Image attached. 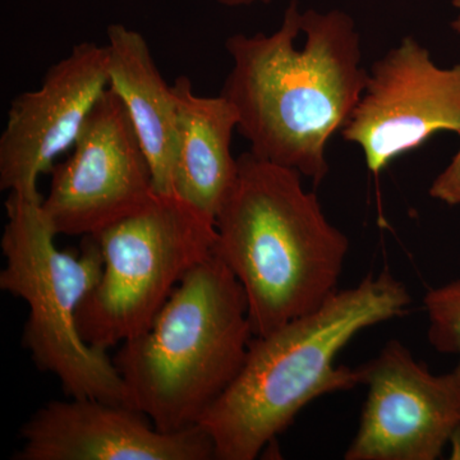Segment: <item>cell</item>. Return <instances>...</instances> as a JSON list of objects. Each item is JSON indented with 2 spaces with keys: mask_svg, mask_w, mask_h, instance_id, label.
I'll return each mask as SVG.
<instances>
[{
  "mask_svg": "<svg viewBox=\"0 0 460 460\" xmlns=\"http://www.w3.org/2000/svg\"><path fill=\"white\" fill-rule=\"evenodd\" d=\"M226 49L233 66L222 95L237 111L251 153L319 186L329 172L330 138L367 83L353 18L341 9L301 12L292 0L277 31L235 33Z\"/></svg>",
  "mask_w": 460,
  "mask_h": 460,
  "instance_id": "obj_1",
  "label": "cell"
},
{
  "mask_svg": "<svg viewBox=\"0 0 460 460\" xmlns=\"http://www.w3.org/2000/svg\"><path fill=\"white\" fill-rule=\"evenodd\" d=\"M411 296L389 271L338 290L317 310L253 337L241 371L202 417L217 460H255L308 402L362 385L359 367L337 366L362 330L407 313Z\"/></svg>",
  "mask_w": 460,
  "mask_h": 460,
  "instance_id": "obj_2",
  "label": "cell"
},
{
  "mask_svg": "<svg viewBox=\"0 0 460 460\" xmlns=\"http://www.w3.org/2000/svg\"><path fill=\"white\" fill-rule=\"evenodd\" d=\"M215 228L214 251L243 287L253 337L313 313L338 292L349 241L295 169L242 154Z\"/></svg>",
  "mask_w": 460,
  "mask_h": 460,
  "instance_id": "obj_3",
  "label": "cell"
},
{
  "mask_svg": "<svg viewBox=\"0 0 460 460\" xmlns=\"http://www.w3.org/2000/svg\"><path fill=\"white\" fill-rule=\"evenodd\" d=\"M252 338L243 287L214 251L113 362L133 407L160 432L177 434L199 426L228 389Z\"/></svg>",
  "mask_w": 460,
  "mask_h": 460,
  "instance_id": "obj_4",
  "label": "cell"
},
{
  "mask_svg": "<svg viewBox=\"0 0 460 460\" xmlns=\"http://www.w3.org/2000/svg\"><path fill=\"white\" fill-rule=\"evenodd\" d=\"M40 193L9 192L0 242L5 260L0 289L29 305L23 347L39 370L59 380L68 398L133 407L113 359L87 344L78 329V311L102 271L98 243L87 235L77 251L59 250Z\"/></svg>",
  "mask_w": 460,
  "mask_h": 460,
  "instance_id": "obj_5",
  "label": "cell"
},
{
  "mask_svg": "<svg viewBox=\"0 0 460 460\" xmlns=\"http://www.w3.org/2000/svg\"><path fill=\"white\" fill-rule=\"evenodd\" d=\"M102 271L78 311L84 341L107 352L141 334L183 278L214 252V220L175 195L93 234Z\"/></svg>",
  "mask_w": 460,
  "mask_h": 460,
  "instance_id": "obj_6",
  "label": "cell"
},
{
  "mask_svg": "<svg viewBox=\"0 0 460 460\" xmlns=\"http://www.w3.org/2000/svg\"><path fill=\"white\" fill-rule=\"evenodd\" d=\"M71 156L54 165L42 208L57 235L98 234L156 196L154 175L122 100L111 87L84 122Z\"/></svg>",
  "mask_w": 460,
  "mask_h": 460,
  "instance_id": "obj_7",
  "label": "cell"
},
{
  "mask_svg": "<svg viewBox=\"0 0 460 460\" xmlns=\"http://www.w3.org/2000/svg\"><path fill=\"white\" fill-rule=\"evenodd\" d=\"M441 131L460 136V63L441 68L428 48L405 36L371 66L341 136L361 148L368 171L380 174Z\"/></svg>",
  "mask_w": 460,
  "mask_h": 460,
  "instance_id": "obj_8",
  "label": "cell"
},
{
  "mask_svg": "<svg viewBox=\"0 0 460 460\" xmlns=\"http://www.w3.org/2000/svg\"><path fill=\"white\" fill-rule=\"evenodd\" d=\"M367 386L345 460H436L460 428V386L434 375L398 341L359 366Z\"/></svg>",
  "mask_w": 460,
  "mask_h": 460,
  "instance_id": "obj_9",
  "label": "cell"
},
{
  "mask_svg": "<svg viewBox=\"0 0 460 460\" xmlns=\"http://www.w3.org/2000/svg\"><path fill=\"white\" fill-rule=\"evenodd\" d=\"M108 87L107 48L84 41L48 69L38 89L18 95L0 136V189L40 193L39 178L74 146Z\"/></svg>",
  "mask_w": 460,
  "mask_h": 460,
  "instance_id": "obj_10",
  "label": "cell"
},
{
  "mask_svg": "<svg viewBox=\"0 0 460 460\" xmlns=\"http://www.w3.org/2000/svg\"><path fill=\"white\" fill-rule=\"evenodd\" d=\"M16 460H210L201 426L160 432L136 408L91 398L48 402L21 429Z\"/></svg>",
  "mask_w": 460,
  "mask_h": 460,
  "instance_id": "obj_11",
  "label": "cell"
},
{
  "mask_svg": "<svg viewBox=\"0 0 460 460\" xmlns=\"http://www.w3.org/2000/svg\"><path fill=\"white\" fill-rule=\"evenodd\" d=\"M109 87L122 100L154 175L159 195H174L178 102L160 74L144 36L120 23L107 30Z\"/></svg>",
  "mask_w": 460,
  "mask_h": 460,
  "instance_id": "obj_12",
  "label": "cell"
},
{
  "mask_svg": "<svg viewBox=\"0 0 460 460\" xmlns=\"http://www.w3.org/2000/svg\"><path fill=\"white\" fill-rule=\"evenodd\" d=\"M172 87L180 132L174 195L215 222L237 180L232 140L238 114L222 93L198 95L187 75H180Z\"/></svg>",
  "mask_w": 460,
  "mask_h": 460,
  "instance_id": "obj_13",
  "label": "cell"
},
{
  "mask_svg": "<svg viewBox=\"0 0 460 460\" xmlns=\"http://www.w3.org/2000/svg\"><path fill=\"white\" fill-rule=\"evenodd\" d=\"M429 344L438 352L456 357L452 375L460 386V279L434 288L423 298Z\"/></svg>",
  "mask_w": 460,
  "mask_h": 460,
  "instance_id": "obj_14",
  "label": "cell"
},
{
  "mask_svg": "<svg viewBox=\"0 0 460 460\" xmlns=\"http://www.w3.org/2000/svg\"><path fill=\"white\" fill-rule=\"evenodd\" d=\"M429 196L449 206H460V148L450 164L432 181Z\"/></svg>",
  "mask_w": 460,
  "mask_h": 460,
  "instance_id": "obj_15",
  "label": "cell"
},
{
  "mask_svg": "<svg viewBox=\"0 0 460 460\" xmlns=\"http://www.w3.org/2000/svg\"><path fill=\"white\" fill-rule=\"evenodd\" d=\"M226 7H242V5L255 4V3H270L271 0H217Z\"/></svg>",
  "mask_w": 460,
  "mask_h": 460,
  "instance_id": "obj_16",
  "label": "cell"
},
{
  "mask_svg": "<svg viewBox=\"0 0 460 460\" xmlns=\"http://www.w3.org/2000/svg\"><path fill=\"white\" fill-rule=\"evenodd\" d=\"M449 445L452 447V459H460V428L450 438Z\"/></svg>",
  "mask_w": 460,
  "mask_h": 460,
  "instance_id": "obj_17",
  "label": "cell"
},
{
  "mask_svg": "<svg viewBox=\"0 0 460 460\" xmlns=\"http://www.w3.org/2000/svg\"><path fill=\"white\" fill-rule=\"evenodd\" d=\"M453 5L456 8V11H458V16L453 21L452 27L454 31L460 36V0H453Z\"/></svg>",
  "mask_w": 460,
  "mask_h": 460,
  "instance_id": "obj_18",
  "label": "cell"
}]
</instances>
